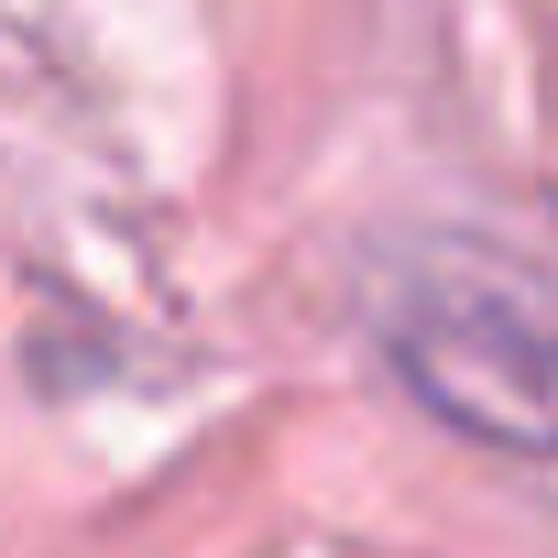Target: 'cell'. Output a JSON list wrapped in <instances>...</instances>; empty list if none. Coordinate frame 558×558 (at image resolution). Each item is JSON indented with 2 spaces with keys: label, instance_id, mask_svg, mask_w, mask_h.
Returning a JSON list of instances; mask_svg holds the SVG:
<instances>
[{
  "label": "cell",
  "instance_id": "cell-1",
  "mask_svg": "<svg viewBox=\"0 0 558 558\" xmlns=\"http://www.w3.org/2000/svg\"><path fill=\"white\" fill-rule=\"evenodd\" d=\"M405 373L471 416L482 438H525L558 449V329L525 296H471V307H427L405 329Z\"/></svg>",
  "mask_w": 558,
  "mask_h": 558
}]
</instances>
